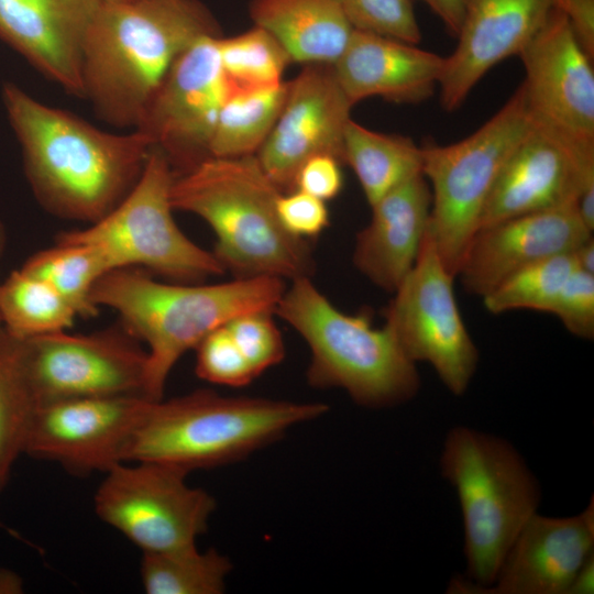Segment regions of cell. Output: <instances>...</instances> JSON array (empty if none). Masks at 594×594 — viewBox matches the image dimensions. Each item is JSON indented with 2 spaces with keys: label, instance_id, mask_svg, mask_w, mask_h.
<instances>
[{
  "label": "cell",
  "instance_id": "1",
  "mask_svg": "<svg viewBox=\"0 0 594 594\" xmlns=\"http://www.w3.org/2000/svg\"><path fill=\"white\" fill-rule=\"evenodd\" d=\"M1 98L20 144L26 180L50 213L91 224L138 183L154 146L144 133L100 130L36 100L14 82L2 85Z\"/></svg>",
  "mask_w": 594,
  "mask_h": 594
},
{
  "label": "cell",
  "instance_id": "2",
  "mask_svg": "<svg viewBox=\"0 0 594 594\" xmlns=\"http://www.w3.org/2000/svg\"><path fill=\"white\" fill-rule=\"evenodd\" d=\"M206 35L221 28L199 0H101L84 36L82 98L108 124L135 129L176 59Z\"/></svg>",
  "mask_w": 594,
  "mask_h": 594
},
{
  "label": "cell",
  "instance_id": "3",
  "mask_svg": "<svg viewBox=\"0 0 594 594\" xmlns=\"http://www.w3.org/2000/svg\"><path fill=\"white\" fill-rule=\"evenodd\" d=\"M285 290L271 276L219 284L162 283L139 267L117 268L95 285L92 300L118 312L122 327L147 352L145 397H164L178 360L212 330L250 311L272 310Z\"/></svg>",
  "mask_w": 594,
  "mask_h": 594
},
{
  "label": "cell",
  "instance_id": "4",
  "mask_svg": "<svg viewBox=\"0 0 594 594\" xmlns=\"http://www.w3.org/2000/svg\"><path fill=\"white\" fill-rule=\"evenodd\" d=\"M282 193L256 154L210 156L175 175L170 201L174 210L194 213L210 226L216 235L212 253L237 278L310 277V248L278 220L276 200Z\"/></svg>",
  "mask_w": 594,
  "mask_h": 594
},
{
  "label": "cell",
  "instance_id": "5",
  "mask_svg": "<svg viewBox=\"0 0 594 594\" xmlns=\"http://www.w3.org/2000/svg\"><path fill=\"white\" fill-rule=\"evenodd\" d=\"M328 409L320 402L234 397L211 389L150 400L124 462H157L187 473L228 465Z\"/></svg>",
  "mask_w": 594,
  "mask_h": 594
},
{
  "label": "cell",
  "instance_id": "6",
  "mask_svg": "<svg viewBox=\"0 0 594 594\" xmlns=\"http://www.w3.org/2000/svg\"><path fill=\"white\" fill-rule=\"evenodd\" d=\"M462 514L465 576L449 593H480L490 586L516 536L538 512L541 488L508 440L469 426L451 428L439 460Z\"/></svg>",
  "mask_w": 594,
  "mask_h": 594
},
{
  "label": "cell",
  "instance_id": "7",
  "mask_svg": "<svg viewBox=\"0 0 594 594\" xmlns=\"http://www.w3.org/2000/svg\"><path fill=\"white\" fill-rule=\"evenodd\" d=\"M274 314L289 323L310 350L307 381L340 388L359 406L382 409L411 400L420 388L416 364L389 330L374 328L369 314L339 310L310 277L292 280Z\"/></svg>",
  "mask_w": 594,
  "mask_h": 594
},
{
  "label": "cell",
  "instance_id": "8",
  "mask_svg": "<svg viewBox=\"0 0 594 594\" xmlns=\"http://www.w3.org/2000/svg\"><path fill=\"white\" fill-rule=\"evenodd\" d=\"M531 128L521 85L505 105L463 140L422 146V174L431 190L429 229L457 277L482 211L505 162Z\"/></svg>",
  "mask_w": 594,
  "mask_h": 594
},
{
  "label": "cell",
  "instance_id": "9",
  "mask_svg": "<svg viewBox=\"0 0 594 594\" xmlns=\"http://www.w3.org/2000/svg\"><path fill=\"white\" fill-rule=\"evenodd\" d=\"M175 175L164 153L152 146L138 183L117 207L87 228L59 233L56 240L98 246L112 270L139 267L175 283L223 274L215 254L193 242L174 220Z\"/></svg>",
  "mask_w": 594,
  "mask_h": 594
},
{
  "label": "cell",
  "instance_id": "10",
  "mask_svg": "<svg viewBox=\"0 0 594 594\" xmlns=\"http://www.w3.org/2000/svg\"><path fill=\"white\" fill-rule=\"evenodd\" d=\"M447 268L428 227L417 261L393 293L385 327L415 364L432 366L455 396L469 388L480 354L462 319Z\"/></svg>",
  "mask_w": 594,
  "mask_h": 594
},
{
  "label": "cell",
  "instance_id": "11",
  "mask_svg": "<svg viewBox=\"0 0 594 594\" xmlns=\"http://www.w3.org/2000/svg\"><path fill=\"white\" fill-rule=\"evenodd\" d=\"M121 462L105 473L94 496L97 516L142 552L196 544L216 499L187 484L184 470L150 461Z\"/></svg>",
  "mask_w": 594,
  "mask_h": 594
},
{
  "label": "cell",
  "instance_id": "12",
  "mask_svg": "<svg viewBox=\"0 0 594 594\" xmlns=\"http://www.w3.org/2000/svg\"><path fill=\"white\" fill-rule=\"evenodd\" d=\"M25 353L37 406L81 397L146 398L147 352L122 326L36 337L25 340Z\"/></svg>",
  "mask_w": 594,
  "mask_h": 594
},
{
  "label": "cell",
  "instance_id": "13",
  "mask_svg": "<svg viewBox=\"0 0 594 594\" xmlns=\"http://www.w3.org/2000/svg\"><path fill=\"white\" fill-rule=\"evenodd\" d=\"M219 37L198 38L176 59L133 129L150 138L176 175L210 157L218 117L232 91L220 62Z\"/></svg>",
  "mask_w": 594,
  "mask_h": 594
},
{
  "label": "cell",
  "instance_id": "14",
  "mask_svg": "<svg viewBox=\"0 0 594 594\" xmlns=\"http://www.w3.org/2000/svg\"><path fill=\"white\" fill-rule=\"evenodd\" d=\"M570 204L584 223L594 224V145L569 142L531 122L495 180L479 229Z\"/></svg>",
  "mask_w": 594,
  "mask_h": 594
},
{
  "label": "cell",
  "instance_id": "15",
  "mask_svg": "<svg viewBox=\"0 0 594 594\" xmlns=\"http://www.w3.org/2000/svg\"><path fill=\"white\" fill-rule=\"evenodd\" d=\"M150 399L140 396L81 397L36 406L24 454L86 476L124 462Z\"/></svg>",
  "mask_w": 594,
  "mask_h": 594
},
{
  "label": "cell",
  "instance_id": "16",
  "mask_svg": "<svg viewBox=\"0 0 594 594\" xmlns=\"http://www.w3.org/2000/svg\"><path fill=\"white\" fill-rule=\"evenodd\" d=\"M518 56L531 122L569 142L594 145L593 58L558 8Z\"/></svg>",
  "mask_w": 594,
  "mask_h": 594
},
{
  "label": "cell",
  "instance_id": "17",
  "mask_svg": "<svg viewBox=\"0 0 594 594\" xmlns=\"http://www.w3.org/2000/svg\"><path fill=\"white\" fill-rule=\"evenodd\" d=\"M352 102L333 65H304L288 81L284 106L256 157L282 190L290 191L298 168L316 155H331L344 164V132Z\"/></svg>",
  "mask_w": 594,
  "mask_h": 594
},
{
  "label": "cell",
  "instance_id": "18",
  "mask_svg": "<svg viewBox=\"0 0 594 594\" xmlns=\"http://www.w3.org/2000/svg\"><path fill=\"white\" fill-rule=\"evenodd\" d=\"M592 235L575 204L513 217L475 232L457 277L465 292L483 298L519 270L572 253Z\"/></svg>",
  "mask_w": 594,
  "mask_h": 594
},
{
  "label": "cell",
  "instance_id": "19",
  "mask_svg": "<svg viewBox=\"0 0 594 594\" xmlns=\"http://www.w3.org/2000/svg\"><path fill=\"white\" fill-rule=\"evenodd\" d=\"M554 7L556 0H463L458 44L438 87L442 108L458 110L490 69L518 56Z\"/></svg>",
  "mask_w": 594,
  "mask_h": 594
},
{
  "label": "cell",
  "instance_id": "20",
  "mask_svg": "<svg viewBox=\"0 0 594 594\" xmlns=\"http://www.w3.org/2000/svg\"><path fill=\"white\" fill-rule=\"evenodd\" d=\"M594 556V502L570 517L534 514L482 594H568L574 576Z\"/></svg>",
  "mask_w": 594,
  "mask_h": 594
},
{
  "label": "cell",
  "instance_id": "21",
  "mask_svg": "<svg viewBox=\"0 0 594 594\" xmlns=\"http://www.w3.org/2000/svg\"><path fill=\"white\" fill-rule=\"evenodd\" d=\"M101 0H0V40L66 92L82 98L81 52Z\"/></svg>",
  "mask_w": 594,
  "mask_h": 594
},
{
  "label": "cell",
  "instance_id": "22",
  "mask_svg": "<svg viewBox=\"0 0 594 594\" xmlns=\"http://www.w3.org/2000/svg\"><path fill=\"white\" fill-rule=\"evenodd\" d=\"M444 63L446 57L417 44L354 30L333 69L353 106L371 97L416 105L432 97Z\"/></svg>",
  "mask_w": 594,
  "mask_h": 594
},
{
  "label": "cell",
  "instance_id": "23",
  "mask_svg": "<svg viewBox=\"0 0 594 594\" xmlns=\"http://www.w3.org/2000/svg\"><path fill=\"white\" fill-rule=\"evenodd\" d=\"M431 202L430 186L420 174L371 206L372 218L356 235L353 264L378 288L394 293L414 267Z\"/></svg>",
  "mask_w": 594,
  "mask_h": 594
},
{
  "label": "cell",
  "instance_id": "24",
  "mask_svg": "<svg viewBox=\"0 0 594 594\" xmlns=\"http://www.w3.org/2000/svg\"><path fill=\"white\" fill-rule=\"evenodd\" d=\"M250 16L304 65H334L354 32L341 0H252Z\"/></svg>",
  "mask_w": 594,
  "mask_h": 594
},
{
  "label": "cell",
  "instance_id": "25",
  "mask_svg": "<svg viewBox=\"0 0 594 594\" xmlns=\"http://www.w3.org/2000/svg\"><path fill=\"white\" fill-rule=\"evenodd\" d=\"M343 145L344 164L353 169L370 206L422 174V146L408 136L376 132L351 119Z\"/></svg>",
  "mask_w": 594,
  "mask_h": 594
},
{
  "label": "cell",
  "instance_id": "26",
  "mask_svg": "<svg viewBox=\"0 0 594 594\" xmlns=\"http://www.w3.org/2000/svg\"><path fill=\"white\" fill-rule=\"evenodd\" d=\"M20 270L50 284L82 318L98 315L92 290L112 271L98 246L67 240H56L54 246L32 254Z\"/></svg>",
  "mask_w": 594,
  "mask_h": 594
},
{
  "label": "cell",
  "instance_id": "27",
  "mask_svg": "<svg viewBox=\"0 0 594 594\" xmlns=\"http://www.w3.org/2000/svg\"><path fill=\"white\" fill-rule=\"evenodd\" d=\"M288 82L232 90L226 99L210 143V156L256 154L268 138L284 106Z\"/></svg>",
  "mask_w": 594,
  "mask_h": 594
},
{
  "label": "cell",
  "instance_id": "28",
  "mask_svg": "<svg viewBox=\"0 0 594 594\" xmlns=\"http://www.w3.org/2000/svg\"><path fill=\"white\" fill-rule=\"evenodd\" d=\"M37 404L31 386L25 340L0 331V494L15 461L24 454L31 419Z\"/></svg>",
  "mask_w": 594,
  "mask_h": 594
},
{
  "label": "cell",
  "instance_id": "29",
  "mask_svg": "<svg viewBox=\"0 0 594 594\" xmlns=\"http://www.w3.org/2000/svg\"><path fill=\"white\" fill-rule=\"evenodd\" d=\"M76 318L69 304L43 279L19 268L0 282L2 327L18 339L68 330Z\"/></svg>",
  "mask_w": 594,
  "mask_h": 594
},
{
  "label": "cell",
  "instance_id": "30",
  "mask_svg": "<svg viewBox=\"0 0 594 594\" xmlns=\"http://www.w3.org/2000/svg\"><path fill=\"white\" fill-rule=\"evenodd\" d=\"M232 570L230 559L211 548L197 546L143 552L141 581L147 594H220Z\"/></svg>",
  "mask_w": 594,
  "mask_h": 594
},
{
  "label": "cell",
  "instance_id": "31",
  "mask_svg": "<svg viewBox=\"0 0 594 594\" xmlns=\"http://www.w3.org/2000/svg\"><path fill=\"white\" fill-rule=\"evenodd\" d=\"M223 73L232 90H249L278 85L292 58L265 29H252L232 37L218 38Z\"/></svg>",
  "mask_w": 594,
  "mask_h": 594
},
{
  "label": "cell",
  "instance_id": "32",
  "mask_svg": "<svg viewBox=\"0 0 594 594\" xmlns=\"http://www.w3.org/2000/svg\"><path fill=\"white\" fill-rule=\"evenodd\" d=\"M575 270L572 253L538 261L514 273L485 295L483 305L493 315L519 309L551 312L561 288Z\"/></svg>",
  "mask_w": 594,
  "mask_h": 594
},
{
  "label": "cell",
  "instance_id": "33",
  "mask_svg": "<svg viewBox=\"0 0 594 594\" xmlns=\"http://www.w3.org/2000/svg\"><path fill=\"white\" fill-rule=\"evenodd\" d=\"M354 30L419 44L413 0H341Z\"/></svg>",
  "mask_w": 594,
  "mask_h": 594
},
{
  "label": "cell",
  "instance_id": "34",
  "mask_svg": "<svg viewBox=\"0 0 594 594\" xmlns=\"http://www.w3.org/2000/svg\"><path fill=\"white\" fill-rule=\"evenodd\" d=\"M195 350L196 374L204 381L242 387L257 377L226 324L209 332Z\"/></svg>",
  "mask_w": 594,
  "mask_h": 594
},
{
  "label": "cell",
  "instance_id": "35",
  "mask_svg": "<svg viewBox=\"0 0 594 594\" xmlns=\"http://www.w3.org/2000/svg\"><path fill=\"white\" fill-rule=\"evenodd\" d=\"M272 310H256L240 315L226 326L235 344L256 376L282 362L284 342Z\"/></svg>",
  "mask_w": 594,
  "mask_h": 594
},
{
  "label": "cell",
  "instance_id": "36",
  "mask_svg": "<svg viewBox=\"0 0 594 594\" xmlns=\"http://www.w3.org/2000/svg\"><path fill=\"white\" fill-rule=\"evenodd\" d=\"M573 336L594 338V274L575 270L561 288L551 312Z\"/></svg>",
  "mask_w": 594,
  "mask_h": 594
},
{
  "label": "cell",
  "instance_id": "37",
  "mask_svg": "<svg viewBox=\"0 0 594 594\" xmlns=\"http://www.w3.org/2000/svg\"><path fill=\"white\" fill-rule=\"evenodd\" d=\"M276 213L282 227L301 240L319 235L329 226L326 201L296 189L278 196Z\"/></svg>",
  "mask_w": 594,
  "mask_h": 594
},
{
  "label": "cell",
  "instance_id": "38",
  "mask_svg": "<svg viewBox=\"0 0 594 594\" xmlns=\"http://www.w3.org/2000/svg\"><path fill=\"white\" fill-rule=\"evenodd\" d=\"M343 164L331 155H316L298 168L292 190H300L323 201L336 198L343 187Z\"/></svg>",
  "mask_w": 594,
  "mask_h": 594
},
{
  "label": "cell",
  "instance_id": "39",
  "mask_svg": "<svg viewBox=\"0 0 594 594\" xmlns=\"http://www.w3.org/2000/svg\"><path fill=\"white\" fill-rule=\"evenodd\" d=\"M575 38L594 59V0H556Z\"/></svg>",
  "mask_w": 594,
  "mask_h": 594
},
{
  "label": "cell",
  "instance_id": "40",
  "mask_svg": "<svg viewBox=\"0 0 594 594\" xmlns=\"http://www.w3.org/2000/svg\"><path fill=\"white\" fill-rule=\"evenodd\" d=\"M443 23L447 31L457 36L463 14V0H420Z\"/></svg>",
  "mask_w": 594,
  "mask_h": 594
},
{
  "label": "cell",
  "instance_id": "41",
  "mask_svg": "<svg viewBox=\"0 0 594 594\" xmlns=\"http://www.w3.org/2000/svg\"><path fill=\"white\" fill-rule=\"evenodd\" d=\"M594 592V556L579 570L568 594H592Z\"/></svg>",
  "mask_w": 594,
  "mask_h": 594
},
{
  "label": "cell",
  "instance_id": "42",
  "mask_svg": "<svg viewBox=\"0 0 594 594\" xmlns=\"http://www.w3.org/2000/svg\"><path fill=\"white\" fill-rule=\"evenodd\" d=\"M576 268L590 274H594V238L590 237L573 252Z\"/></svg>",
  "mask_w": 594,
  "mask_h": 594
},
{
  "label": "cell",
  "instance_id": "43",
  "mask_svg": "<svg viewBox=\"0 0 594 594\" xmlns=\"http://www.w3.org/2000/svg\"><path fill=\"white\" fill-rule=\"evenodd\" d=\"M24 591L23 580L15 572L0 568V594H21Z\"/></svg>",
  "mask_w": 594,
  "mask_h": 594
},
{
  "label": "cell",
  "instance_id": "44",
  "mask_svg": "<svg viewBox=\"0 0 594 594\" xmlns=\"http://www.w3.org/2000/svg\"><path fill=\"white\" fill-rule=\"evenodd\" d=\"M7 245V231L3 222L0 220V262L4 253V249ZM1 282V280H0ZM3 330L2 322L0 319V331Z\"/></svg>",
  "mask_w": 594,
  "mask_h": 594
},
{
  "label": "cell",
  "instance_id": "45",
  "mask_svg": "<svg viewBox=\"0 0 594 594\" xmlns=\"http://www.w3.org/2000/svg\"><path fill=\"white\" fill-rule=\"evenodd\" d=\"M107 1H123V0H107Z\"/></svg>",
  "mask_w": 594,
  "mask_h": 594
}]
</instances>
